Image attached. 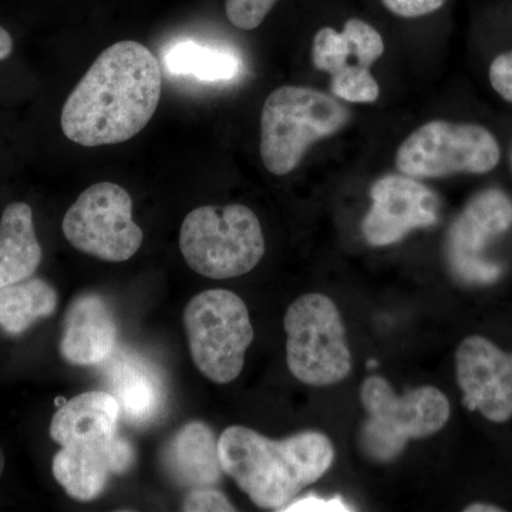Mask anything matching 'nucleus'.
I'll use <instances>...</instances> for the list:
<instances>
[{"instance_id": "1", "label": "nucleus", "mask_w": 512, "mask_h": 512, "mask_svg": "<svg viewBox=\"0 0 512 512\" xmlns=\"http://www.w3.org/2000/svg\"><path fill=\"white\" fill-rule=\"evenodd\" d=\"M161 80L160 63L148 47L134 40L107 47L64 103V136L83 147L131 140L156 114Z\"/></svg>"}, {"instance_id": "2", "label": "nucleus", "mask_w": 512, "mask_h": 512, "mask_svg": "<svg viewBox=\"0 0 512 512\" xmlns=\"http://www.w3.org/2000/svg\"><path fill=\"white\" fill-rule=\"evenodd\" d=\"M222 470L265 510L282 511L303 488L325 476L335 448L325 434L305 431L271 440L244 426L228 427L218 439Z\"/></svg>"}, {"instance_id": "3", "label": "nucleus", "mask_w": 512, "mask_h": 512, "mask_svg": "<svg viewBox=\"0 0 512 512\" xmlns=\"http://www.w3.org/2000/svg\"><path fill=\"white\" fill-rule=\"evenodd\" d=\"M349 120L350 111L328 94L311 87H279L262 109V163L271 174H289L313 143L338 133Z\"/></svg>"}, {"instance_id": "4", "label": "nucleus", "mask_w": 512, "mask_h": 512, "mask_svg": "<svg viewBox=\"0 0 512 512\" xmlns=\"http://www.w3.org/2000/svg\"><path fill=\"white\" fill-rule=\"evenodd\" d=\"M185 262L205 278L231 279L251 272L265 255L261 222L245 205L200 207L180 229Z\"/></svg>"}, {"instance_id": "5", "label": "nucleus", "mask_w": 512, "mask_h": 512, "mask_svg": "<svg viewBox=\"0 0 512 512\" xmlns=\"http://www.w3.org/2000/svg\"><path fill=\"white\" fill-rule=\"evenodd\" d=\"M360 400L369 414L360 443L366 456L379 463L396 460L407 441L433 436L450 419V402L436 387L397 396L386 379L372 376L363 382Z\"/></svg>"}, {"instance_id": "6", "label": "nucleus", "mask_w": 512, "mask_h": 512, "mask_svg": "<svg viewBox=\"0 0 512 512\" xmlns=\"http://www.w3.org/2000/svg\"><path fill=\"white\" fill-rule=\"evenodd\" d=\"M192 360L218 384L234 382L245 365L254 328L245 302L227 289L198 293L184 311Z\"/></svg>"}, {"instance_id": "7", "label": "nucleus", "mask_w": 512, "mask_h": 512, "mask_svg": "<svg viewBox=\"0 0 512 512\" xmlns=\"http://www.w3.org/2000/svg\"><path fill=\"white\" fill-rule=\"evenodd\" d=\"M286 362L299 382L330 386L352 370V353L335 302L320 293L296 299L286 311Z\"/></svg>"}, {"instance_id": "8", "label": "nucleus", "mask_w": 512, "mask_h": 512, "mask_svg": "<svg viewBox=\"0 0 512 512\" xmlns=\"http://www.w3.org/2000/svg\"><path fill=\"white\" fill-rule=\"evenodd\" d=\"M500 160V143L488 128L443 120L417 128L396 156L397 168L416 180L487 174Z\"/></svg>"}, {"instance_id": "9", "label": "nucleus", "mask_w": 512, "mask_h": 512, "mask_svg": "<svg viewBox=\"0 0 512 512\" xmlns=\"http://www.w3.org/2000/svg\"><path fill=\"white\" fill-rule=\"evenodd\" d=\"M63 234L83 254L107 262L128 261L144 241L130 194L113 183L94 184L79 195L64 215Z\"/></svg>"}, {"instance_id": "10", "label": "nucleus", "mask_w": 512, "mask_h": 512, "mask_svg": "<svg viewBox=\"0 0 512 512\" xmlns=\"http://www.w3.org/2000/svg\"><path fill=\"white\" fill-rule=\"evenodd\" d=\"M512 227V200L498 188L474 195L451 225L447 259L451 272L470 285H490L503 268L485 258V249Z\"/></svg>"}, {"instance_id": "11", "label": "nucleus", "mask_w": 512, "mask_h": 512, "mask_svg": "<svg viewBox=\"0 0 512 512\" xmlns=\"http://www.w3.org/2000/svg\"><path fill=\"white\" fill-rule=\"evenodd\" d=\"M384 52L382 36L365 20L349 19L342 33L323 28L313 40L316 69L330 74L332 92L350 103H373L379 99V84L370 66Z\"/></svg>"}, {"instance_id": "12", "label": "nucleus", "mask_w": 512, "mask_h": 512, "mask_svg": "<svg viewBox=\"0 0 512 512\" xmlns=\"http://www.w3.org/2000/svg\"><path fill=\"white\" fill-rule=\"evenodd\" d=\"M370 197L373 204L362 229L373 247L396 244L413 229L431 227L439 221V198L409 175L380 178L373 184Z\"/></svg>"}, {"instance_id": "13", "label": "nucleus", "mask_w": 512, "mask_h": 512, "mask_svg": "<svg viewBox=\"0 0 512 512\" xmlns=\"http://www.w3.org/2000/svg\"><path fill=\"white\" fill-rule=\"evenodd\" d=\"M456 372L467 410L497 424L512 419V353L484 336H468L457 348Z\"/></svg>"}, {"instance_id": "14", "label": "nucleus", "mask_w": 512, "mask_h": 512, "mask_svg": "<svg viewBox=\"0 0 512 512\" xmlns=\"http://www.w3.org/2000/svg\"><path fill=\"white\" fill-rule=\"evenodd\" d=\"M134 448L116 436L62 447L53 458V476L77 501L99 497L113 474H124L134 464Z\"/></svg>"}, {"instance_id": "15", "label": "nucleus", "mask_w": 512, "mask_h": 512, "mask_svg": "<svg viewBox=\"0 0 512 512\" xmlns=\"http://www.w3.org/2000/svg\"><path fill=\"white\" fill-rule=\"evenodd\" d=\"M116 339V320L109 305L100 296L84 295L64 316L60 352L72 365H97L111 355Z\"/></svg>"}, {"instance_id": "16", "label": "nucleus", "mask_w": 512, "mask_h": 512, "mask_svg": "<svg viewBox=\"0 0 512 512\" xmlns=\"http://www.w3.org/2000/svg\"><path fill=\"white\" fill-rule=\"evenodd\" d=\"M164 463L171 477L185 487H214L225 474L214 431L201 421L185 424L171 437Z\"/></svg>"}, {"instance_id": "17", "label": "nucleus", "mask_w": 512, "mask_h": 512, "mask_svg": "<svg viewBox=\"0 0 512 512\" xmlns=\"http://www.w3.org/2000/svg\"><path fill=\"white\" fill-rule=\"evenodd\" d=\"M120 406L113 394L87 392L63 404L50 423V436L60 446L117 436Z\"/></svg>"}, {"instance_id": "18", "label": "nucleus", "mask_w": 512, "mask_h": 512, "mask_svg": "<svg viewBox=\"0 0 512 512\" xmlns=\"http://www.w3.org/2000/svg\"><path fill=\"white\" fill-rule=\"evenodd\" d=\"M42 256L32 208L12 202L0 218V289L32 278Z\"/></svg>"}, {"instance_id": "19", "label": "nucleus", "mask_w": 512, "mask_h": 512, "mask_svg": "<svg viewBox=\"0 0 512 512\" xmlns=\"http://www.w3.org/2000/svg\"><path fill=\"white\" fill-rule=\"evenodd\" d=\"M107 380L110 394H113L128 420L146 423L156 416L161 404L160 384L146 367L120 360L110 367Z\"/></svg>"}, {"instance_id": "20", "label": "nucleus", "mask_w": 512, "mask_h": 512, "mask_svg": "<svg viewBox=\"0 0 512 512\" xmlns=\"http://www.w3.org/2000/svg\"><path fill=\"white\" fill-rule=\"evenodd\" d=\"M57 308V293L43 279H25L0 289V328L9 335L26 332L36 320L49 318Z\"/></svg>"}, {"instance_id": "21", "label": "nucleus", "mask_w": 512, "mask_h": 512, "mask_svg": "<svg viewBox=\"0 0 512 512\" xmlns=\"http://www.w3.org/2000/svg\"><path fill=\"white\" fill-rule=\"evenodd\" d=\"M164 63L177 76H194L208 83L237 79L242 70V62L237 53L200 45L192 40L177 43L168 49Z\"/></svg>"}, {"instance_id": "22", "label": "nucleus", "mask_w": 512, "mask_h": 512, "mask_svg": "<svg viewBox=\"0 0 512 512\" xmlns=\"http://www.w3.org/2000/svg\"><path fill=\"white\" fill-rule=\"evenodd\" d=\"M278 0H225V13L235 28L254 30L261 26Z\"/></svg>"}, {"instance_id": "23", "label": "nucleus", "mask_w": 512, "mask_h": 512, "mask_svg": "<svg viewBox=\"0 0 512 512\" xmlns=\"http://www.w3.org/2000/svg\"><path fill=\"white\" fill-rule=\"evenodd\" d=\"M183 511L187 512H227L237 511L234 505L220 491L212 487L192 488L185 497Z\"/></svg>"}, {"instance_id": "24", "label": "nucleus", "mask_w": 512, "mask_h": 512, "mask_svg": "<svg viewBox=\"0 0 512 512\" xmlns=\"http://www.w3.org/2000/svg\"><path fill=\"white\" fill-rule=\"evenodd\" d=\"M488 76L495 93L512 104V50L495 57Z\"/></svg>"}, {"instance_id": "25", "label": "nucleus", "mask_w": 512, "mask_h": 512, "mask_svg": "<svg viewBox=\"0 0 512 512\" xmlns=\"http://www.w3.org/2000/svg\"><path fill=\"white\" fill-rule=\"evenodd\" d=\"M382 2L394 15L413 19L436 12L446 0H382Z\"/></svg>"}, {"instance_id": "26", "label": "nucleus", "mask_w": 512, "mask_h": 512, "mask_svg": "<svg viewBox=\"0 0 512 512\" xmlns=\"http://www.w3.org/2000/svg\"><path fill=\"white\" fill-rule=\"evenodd\" d=\"M353 508L343 501L342 497L336 495L332 500H325V498L315 497V495H308V497L301 498V500L292 501L291 504L286 505L284 512H349Z\"/></svg>"}, {"instance_id": "27", "label": "nucleus", "mask_w": 512, "mask_h": 512, "mask_svg": "<svg viewBox=\"0 0 512 512\" xmlns=\"http://www.w3.org/2000/svg\"><path fill=\"white\" fill-rule=\"evenodd\" d=\"M13 40L12 36L9 35L8 30H5L0 26V62L8 59L12 55Z\"/></svg>"}, {"instance_id": "28", "label": "nucleus", "mask_w": 512, "mask_h": 512, "mask_svg": "<svg viewBox=\"0 0 512 512\" xmlns=\"http://www.w3.org/2000/svg\"><path fill=\"white\" fill-rule=\"evenodd\" d=\"M464 511L466 512H503V508L497 507V505L494 504H487V503H476V504H470L467 505L466 508H464Z\"/></svg>"}, {"instance_id": "29", "label": "nucleus", "mask_w": 512, "mask_h": 512, "mask_svg": "<svg viewBox=\"0 0 512 512\" xmlns=\"http://www.w3.org/2000/svg\"><path fill=\"white\" fill-rule=\"evenodd\" d=\"M3 470H5V453H3L2 447H0V477H2Z\"/></svg>"}, {"instance_id": "30", "label": "nucleus", "mask_w": 512, "mask_h": 512, "mask_svg": "<svg viewBox=\"0 0 512 512\" xmlns=\"http://www.w3.org/2000/svg\"><path fill=\"white\" fill-rule=\"evenodd\" d=\"M379 366V363L376 362V360H369V362H367V367H377Z\"/></svg>"}, {"instance_id": "31", "label": "nucleus", "mask_w": 512, "mask_h": 512, "mask_svg": "<svg viewBox=\"0 0 512 512\" xmlns=\"http://www.w3.org/2000/svg\"><path fill=\"white\" fill-rule=\"evenodd\" d=\"M511 164H512V153H511Z\"/></svg>"}]
</instances>
